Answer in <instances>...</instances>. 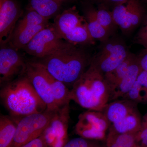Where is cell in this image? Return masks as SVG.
Wrapping results in <instances>:
<instances>
[{"instance_id":"cell-1","label":"cell","mask_w":147,"mask_h":147,"mask_svg":"<svg viewBox=\"0 0 147 147\" xmlns=\"http://www.w3.org/2000/svg\"><path fill=\"white\" fill-rule=\"evenodd\" d=\"M0 97L10 115L19 119L47 108L24 74L1 87Z\"/></svg>"},{"instance_id":"cell-2","label":"cell","mask_w":147,"mask_h":147,"mask_svg":"<svg viewBox=\"0 0 147 147\" xmlns=\"http://www.w3.org/2000/svg\"><path fill=\"white\" fill-rule=\"evenodd\" d=\"M111 95L104 74L91 62L70 90L71 100L87 110L102 112L110 102Z\"/></svg>"},{"instance_id":"cell-3","label":"cell","mask_w":147,"mask_h":147,"mask_svg":"<svg viewBox=\"0 0 147 147\" xmlns=\"http://www.w3.org/2000/svg\"><path fill=\"white\" fill-rule=\"evenodd\" d=\"M41 59L38 62L51 75L71 88L91 62L84 51L73 44Z\"/></svg>"},{"instance_id":"cell-4","label":"cell","mask_w":147,"mask_h":147,"mask_svg":"<svg viewBox=\"0 0 147 147\" xmlns=\"http://www.w3.org/2000/svg\"><path fill=\"white\" fill-rule=\"evenodd\" d=\"M55 112L47 108L42 113L21 118L18 122L15 137L10 147H21L41 136Z\"/></svg>"},{"instance_id":"cell-5","label":"cell","mask_w":147,"mask_h":147,"mask_svg":"<svg viewBox=\"0 0 147 147\" xmlns=\"http://www.w3.org/2000/svg\"><path fill=\"white\" fill-rule=\"evenodd\" d=\"M49 26V20L30 9L15 27L9 43L16 50L23 49L40 31Z\"/></svg>"},{"instance_id":"cell-6","label":"cell","mask_w":147,"mask_h":147,"mask_svg":"<svg viewBox=\"0 0 147 147\" xmlns=\"http://www.w3.org/2000/svg\"><path fill=\"white\" fill-rule=\"evenodd\" d=\"M110 124L100 111L87 110L78 117L74 131L79 137L86 139L106 141L107 131Z\"/></svg>"},{"instance_id":"cell-7","label":"cell","mask_w":147,"mask_h":147,"mask_svg":"<svg viewBox=\"0 0 147 147\" xmlns=\"http://www.w3.org/2000/svg\"><path fill=\"white\" fill-rule=\"evenodd\" d=\"M71 44L60 38L51 25L39 32L23 49L29 55L42 58L64 49Z\"/></svg>"},{"instance_id":"cell-8","label":"cell","mask_w":147,"mask_h":147,"mask_svg":"<svg viewBox=\"0 0 147 147\" xmlns=\"http://www.w3.org/2000/svg\"><path fill=\"white\" fill-rule=\"evenodd\" d=\"M24 75L28 79L36 92L46 104L47 109L56 111L59 109L53 96L50 73L38 62H27Z\"/></svg>"},{"instance_id":"cell-9","label":"cell","mask_w":147,"mask_h":147,"mask_svg":"<svg viewBox=\"0 0 147 147\" xmlns=\"http://www.w3.org/2000/svg\"><path fill=\"white\" fill-rule=\"evenodd\" d=\"M69 104L55 111L42 135L46 147H64L68 142Z\"/></svg>"},{"instance_id":"cell-10","label":"cell","mask_w":147,"mask_h":147,"mask_svg":"<svg viewBox=\"0 0 147 147\" xmlns=\"http://www.w3.org/2000/svg\"><path fill=\"white\" fill-rule=\"evenodd\" d=\"M114 22L123 32H128L142 22L145 10L140 0H128L112 11Z\"/></svg>"},{"instance_id":"cell-11","label":"cell","mask_w":147,"mask_h":147,"mask_svg":"<svg viewBox=\"0 0 147 147\" xmlns=\"http://www.w3.org/2000/svg\"><path fill=\"white\" fill-rule=\"evenodd\" d=\"M124 45L119 42H108L91 63L104 75L113 71L129 55Z\"/></svg>"},{"instance_id":"cell-12","label":"cell","mask_w":147,"mask_h":147,"mask_svg":"<svg viewBox=\"0 0 147 147\" xmlns=\"http://www.w3.org/2000/svg\"><path fill=\"white\" fill-rule=\"evenodd\" d=\"M27 63L12 47H2L0 50V85L2 87L17 76L24 75Z\"/></svg>"},{"instance_id":"cell-13","label":"cell","mask_w":147,"mask_h":147,"mask_svg":"<svg viewBox=\"0 0 147 147\" xmlns=\"http://www.w3.org/2000/svg\"><path fill=\"white\" fill-rule=\"evenodd\" d=\"M20 9L12 0H0V42H9L20 16Z\"/></svg>"},{"instance_id":"cell-14","label":"cell","mask_w":147,"mask_h":147,"mask_svg":"<svg viewBox=\"0 0 147 147\" xmlns=\"http://www.w3.org/2000/svg\"><path fill=\"white\" fill-rule=\"evenodd\" d=\"M85 19L79 14L76 7H73L58 14L52 26L57 35L63 39L64 36L71 30L86 22Z\"/></svg>"},{"instance_id":"cell-15","label":"cell","mask_w":147,"mask_h":147,"mask_svg":"<svg viewBox=\"0 0 147 147\" xmlns=\"http://www.w3.org/2000/svg\"><path fill=\"white\" fill-rule=\"evenodd\" d=\"M137 102L121 99L109 102L102 111L110 124L122 119L137 109Z\"/></svg>"},{"instance_id":"cell-16","label":"cell","mask_w":147,"mask_h":147,"mask_svg":"<svg viewBox=\"0 0 147 147\" xmlns=\"http://www.w3.org/2000/svg\"><path fill=\"white\" fill-rule=\"evenodd\" d=\"M142 70L139 58L136 57L114 92L110 101L118 100L126 94L133 87Z\"/></svg>"},{"instance_id":"cell-17","label":"cell","mask_w":147,"mask_h":147,"mask_svg":"<svg viewBox=\"0 0 147 147\" xmlns=\"http://www.w3.org/2000/svg\"><path fill=\"white\" fill-rule=\"evenodd\" d=\"M142 119L136 109L122 119L110 125L108 131L117 134H136L142 126Z\"/></svg>"},{"instance_id":"cell-18","label":"cell","mask_w":147,"mask_h":147,"mask_svg":"<svg viewBox=\"0 0 147 147\" xmlns=\"http://www.w3.org/2000/svg\"><path fill=\"white\" fill-rule=\"evenodd\" d=\"M19 119L12 116L0 117V147H10L13 142Z\"/></svg>"},{"instance_id":"cell-19","label":"cell","mask_w":147,"mask_h":147,"mask_svg":"<svg viewBox=\"0 0 147 147\" xmlns=\"http://www.w3.org/2000/svg\"><path fill=\"white\" fill-rule=\"evenodd\" d=\"M136 57V56L134 55L129 54L127 57L115 69L104 75L105 80L111 90V97L120 82L126 74L129 67Z\"/></svg>"},{"instance_id":"cell-20","label":"cell","mask_w":147,"mask_h":147,"mask_svg":"<svg viewBox=\"0 0 147 147\" xmlns=\"http://www.w3.org/2000/svg\"><path fill=\"white\" fill-rule=\"evenodd\" d=\"M31 9L43 18L49 20L56 15L59 10V0H30Z\"/></svg>"},{"instance_id":"cell-21","label":"cell","mask_w":147,"mask_h":147,"mask_svg":"<svg viewBox=\"0 0 147 147\" xmlns=\"http://www.w3.org/2000/svg\"><path fill=\"white\" fill-rule=\"evenodd\" d=\"M87 26L92 37L102 42L108 40L110 34L98 21L96 16L95 9H91L86 13Z\"/></svg>"},{"instance_id":"cell-22","label":"cell","mask_w":147,"mask_h":147,"mask_svg":"<svg viewBox=\"0 0 147 147\" xmlns=\"http://www.w3.org/2000/svg\"><path fill=\"white\" fill-rule=\"evenodd\" d=\"M63 39L75 45L77 44H93L94 42V40L88 30L86 21L67 34L63 37Z\"/></svg>"},{"instance_id":"cell-23","label":"cell","mask_w":147,"mask_h":147,"mask_svg":"<svg viewBox=\"0 0 147 147\" xmlns=\"http://www.w3.org/2000/svg\"><path fill=\"white\" fill-rule=\"evenodd\" d=\"M136 134H120L108 131L106 147H141L136 142Z\"/></svg>"},{"instance_id":"cell-24","label":"cell","mask_w":147,"mask_h":147,"mask_svg":"<svg viewBox=\"0 0 147 147\" xmlns=\"http://www.w3.org/2000/svg\"><path fill=\"white\" fill-rule=\"evenodd\" d=\"M95 13L98 21L110 34L117 26L114 22L112 11L105 6L99 5L98 8L95 9Z\"/></svg>"},{"instance_id":"cell-25","label":"cell","mask_w":147,"mask_h":147,"mask_svg":"<svg viewBox=\"0 0 147 147\" xmlns=\"http://www.w3.org/2000/svg\"><path fill=\"white\" fill-rule=\"evenodd\" d=\"M101 142L79 137L68 141L64 147H106Z\"/></svg>"},{"instance_id":"cell-26","label":"cell","mask_w":147,"mask_h":147,"mask_svg":"<svg viewBox=\"0 0 147 147\" xmlns=\"http://www.w3.org/2000/svg\"><path fill=\"white\" fill-rule=\"evenodd\" d=\"M143 91L146 92L145 89L136 81L130 90L121 98L122 99L131 100L137 103L142 102L144 98L142 95V92Z\"/></svg>"},{"instance_id":"cell-27","label":"cell","mask_w":147,"mask_h":147,"mask_svg":"<svg viewBox=\"0 0 147 147\" xmlns=\"http://www.w3.org/2000/svg\"><path fill=\"white\" fill-rule=\"evenodd\" d=\"M136 142L141 147H147V113L142 119V126L136 134Z\"/></svg>"},{"instance_id":"cell-28","label":"cell","mask_w":147,"mask_h":147,"mask_svg":"<svg viewBox=\"0 0 147 147\" xmlns=\"http://www.w3.org/2000/svg\"><path fill=\"white\" fill-rule=\"evenodd\" d=\"M99 5L105 6L108 7L109 5L113 6L114 7L116 6L123 3L128 0H93Z\"/></svg>"},{"instance_id":"cell-29","label":"cell","mask_w":147,"mask_h":147,"mask_svg":"<svg viewBox=\"0 0 147 147\" xmlns=\"http://www.w3.org/2000/svg\"><path fill=\"white\" fill-rule=\"evenodd\" d=\"M21 147H46L42 135Z\"/></svg>"},{"instance_id":"cell-30","label":"cell","mask_w":147,"mask_h":147,"mask_svg":"<svg viewBox=\"0 0 147 147\" xmlns=\"http://www.w3.org/2000/svg\"><path fill=\"white\" fill-rule=\"evenodd\" d=\"M137 81L144 88L147 92V71L142 70L139 74Z\"/></svg>"},{"instance_id":"cell-31","label":"cell","mask_w":147,"mask_h":147,"mask_svg":"<svg viewBox=\"0 0 147 147\" xmlns=\"http://www.w3.org/2000/svg\"><path fill=\"white\" fill-rule=\"evenodd\" d=\"M137 40L139 44L144 46L147 50V32L145 33H139Z\"/></svg>"},{"instance_id":"cell-32","label":"cell","mask_w":147,"mask_h":147,"mask_svg":"<svg viewBox=\"0 0 147 147\" xmlns=\"http://www.w3.org/2000/svg\"><path fill=\"white\" fill-rule=\"evenodd\" d=\"M139 61L142 69L147 71V53L139 58Z\"/></svg>"},{"instance_id":"cell-33","label":"cell","mask_w":147,"mask_h":147,"mask_svg":"<svg viewBox=\"0 0 147 147\" xmlns=\"http://www.w3.org/2000/svg\"><path fill=\"white\" fill-rule=\"evenodd\" d=\"M144 26L147 27V17L146 18V19H145Z\"/></svg>"},{"instance_id":"cell-34","label":"cell","mask_w":147,"mask_h":147,"mask_svg":"<svg viewBox=\"0 0 147 147\" xmlns=\"http://www.w3.org/2000/svg\"><path fill=\"white\" fill-rule=\"evenodd\" d=\"M140 1H141V0H140ZM143 1H147V0H143Z\"/></svg>"},{"instance_id":"cell-35","label":"cell","mask_w":147,"mask_h":147,"mask_svg":"<svg viewBox=\"0 0 147 147\" xmlns=\"http://www.w3.org/2000/svg\"></svg>"}]
</instances>
